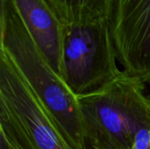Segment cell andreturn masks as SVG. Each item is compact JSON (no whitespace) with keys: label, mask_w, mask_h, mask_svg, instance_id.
<instances>
[{"label":"cell","mask_w":150,"mask_h":149,"mask_svg":"<svg viewBox=\"0 0 150 149\" xmlns=\"http://www.w3.org/2000/svg\"><path fill=\"white\" fill-rule=\"evenodd\" d=\"M0 51L51 116L70 149H86L77 96L51 67L33 40L11 0H0Z\"/></svg>","instance_id":"cell-1"},{"label":"cell","mask_w":150,"mask_h":149,"mask_svg":"<svg viewBox=\"0 0 150 149\" xmlns=\"http://www.w3.org/2000/svg\"><path fill=\"white\" fill-rule=\"evenodd\" d=\"M145 83L124 73L105 86L77 96L86 149H131L150 126Z\"/></svg>","instance_id":"cell-2"},{"label":"cell","mask_w":150,"mask_h":149,"mask_svg":"<svg viewBox=\"0 0 150 149\" xmlns=\"http://www.w3.org/2000/svg\"><path fill=\"white\" fill-rule=\"evenodd\" d=\"M63 26L61 76L76 96L94 91L122 75L111 20Z\"/></svg>","instance_id":"cell-3"},{"label":"cell","mask_w":150,"mask_h":149,"mask_svg":"<svg viewBox=\"0 0 150 149\" xmlns=\"http://www.w3.org/2000/svg\"><path fill=\"white\" fill-rule=\"evenodd\" d=\"M0 130L23 149H70L51 116L0 51Z\"/></svg>","instance_id":"cell-4"},{"label":"cell","mask_w":150,"mask_h":149,"mask_svg":"<svg viewBox=\"0 0 150 149\" xmlns=\"http://www.w3.org/2000/svg\"><path fill=\"white\" fill-rule=\"evenodd\" d=\"M111 25L122 72L150 83V0H116Z\"/></svg>","instance_id":"cell-5"},{"label":"cell","mask_w":150,"mask_h":149,"mask_svg":"<svg viewBox=\"0 0 150 149\" xmlns=\"http://www.w3.org/2000/svg\"><path fill=\"white\" fill-rule=\"evenodd\" d=\"M51 67L61 76L63 25L47 0H11Z\"/></svg>","instance_id":"cell-6"},{"label":"cell","mask_w":150,"mask_h":149,"mask_svg":"<svg viewBox=\"0 0 150 149\" xmlns=\"http://www.w3.org/2000/svg\"><path fill=\"white\" fill-rule=\"evenodd\" d=\"M63 25L111 20L116 0H47Z\"/></svg>","instance_id":"cell-7"},{"label":"cell","mask_w":150,"mask_h":149,"mask_svg":"<svg viewBox=\"0 0 150 149\" xmlns=\"http://www.w3.org/2000/svg\"><path fill=\"white\" fill-rule=\"evenodd\" d=\"M3 137L4 138V140L6 141V142H7V144H8V146H9V148L10 149H23L13 139H11L10 136H8V135H5V134H4L3 135Z\"/></svg>","instance_id":"cell-8"},{"label":"cell","mask_w":150,"mask_h":149,"mask_svg":"<svg viewBox=\"0 0 150 149\" xmlns=\"http://www.w3.org/2000/svg\"><path fill=\"white\" fill-rule=\"evenodd\" d=\"M0 149H10V148H9L8 144L6 143V144H4V145L1 146V148H0Z\"/></svg>","instance_id":"cell-9"}]
</instances>
